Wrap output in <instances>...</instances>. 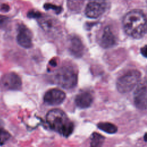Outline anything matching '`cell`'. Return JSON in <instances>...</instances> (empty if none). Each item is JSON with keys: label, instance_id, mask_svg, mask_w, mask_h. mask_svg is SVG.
Here are the masks:
<instances>
[{"label": "cell", "instance_id": "cell-1", "mask_svg": "<svg viewBox=\"0 0 147 147\" xmlns=\"http://www.w3.org/2000/svg\"><path fill=\"white\" fill-rule=\"evenodd\" d=\"M123 26L128 36L136 39L142 38L146 32L145 15L140 10L130 11L123 18Z\"/></svg>", "mask_w": 147, "mask_h": 147}, {"label": "cell", "instance_id": "cell-2", "mask_svg": "<svg viewBox=\"0 0 147 147\" xmlns=\"http://www.w3.org/2000/svg\"><path fill=\"white\" fill-rule=\"evenodd\" d=\"M46 119L52 130L65 137H69L74 131L73 122L61 110L55 109L49 111L46 115Z\"/></svg>", "mask_w": 147, "mask_h": 147}, {"label": "cell", "instance_id": "cell-3", "mask_svg": "<svg viewBox=\"0 0 147 147\" xmlns=\"http://www.w3.org/2000/svg\"><path fill=\"white\" fill-rule=\"evenodd\" d=\"M53 78L56 84L66 89L74 88L78 82L77 74L70 66L59 68L56 71Z\"/></svg>", "mask_w": 147, "mask_h": 147}, {"label": "cell", "instance_id": "cell-4", "mask_svg": "<svg viewBox=\"0 0 147 147\" xmlns=\"http://www.w3.org/2000/svg\"><path fill=\"white\" fill-rule=\"evenodd\" d=\"M141 73L132 69L121 76L117 82V88L121 93H127L131 91L139 83Z\"/></svg>", "mask_w": 147, "mask_h": 147}, {"label": "cell", "instance_id": "cell-5", "mask_svg": "<svg viewBox=\"0 0 147 147\" xmlns=\"http://www.w3.org/2000/svg\"><path fill=\"white\" fill-rule=\"evenodd\" d=\"M0 86L5 90H18L22 86L20 77L14 72L4 74L0 79Z\"/></svg>", "mask_w": 147, "mask_h": 147}, {"label": "cell", "instance_id": "cell-6", "mask_svg": "<svg viewBox=\"0 0 147 147\" xmlns=\"http://www.w3.org/2000/svg\"><path fill=\"white\" fill-rule=\"evenodd\" d=\"M106 8V3L104 1L90 2L86 7L85 14L88 18H96L105 11Z\"/></svg>", "mask_w": 147, "mask_h": 147}, {"label": "cell", "instance_id": "cell-7", "mask_svg": "<svg viewBox=\"0 0 147 147\" xmlns=\"http://www.w3.org/2000/svg\"><path fill=\"white\" fill-rule=\"evenodd\" d=\"M65 97L66 95L63 91L57 88H52L45 94L44 100L48 105L56 106L63 103Z\"/></svg>", "mask_w": 147, "mask_h": 147}, {"label": "cell", "instance_id": "cell-8", "mask_svg": "<svg viewBox=\"0 0 147 147\" xmlns=\"http://www.w3.org/2000/svg\"><path fill=\"white\" fill-rule=\"evenodd\" d=\"M17 43L24 48H29L32 46V34L30 30L24 25L18 27V32L17 35Z\"/></svg>", "mask_w": 147, "mask_h": 147}, {"label": "cell", "instance_id": "cell-9", "mask_svg": "<svg viewBox=\"0 0 147 147\" xmlns=\"http://www.w3.org/2000/svg\"><path fill=\"white\" fill-rule=\"evenodd\" d=\"M146 85L140 84L134 94V102L137 108L141 110H146Z\"/></svg>", "mask_w": 147, "mask_h": 147}, {"label": "cell", "instance_id": "cell-10", "mask_svg": "<svg viewBox=\"0 0 147 147\" xmlns=\"http://www.w3.org/2000/svg\"><path fill=\"white\" fill-rule=\"evenodd\" d=\"M116 37L109 26L105 28L100 39V45L104 48H109L116 44Z\"/></svg>", "mask_w": 147, "mask_h": 147}, {"label": "cell", "instance_id": "cell-11", "mask_svg": "<svg viewBox=\"0 0 147 147\" xmlns=\"http://www.w3.org/2000/svg\"><path fill=\"white\" fill-rule=\"evenodd\" d=\"M93 101L92 95L88 92H82L75 98V103L80 109H86L91 106Z\"/></svg>", "mask_w": 147, "mask_h": 147}, {"label": "cell", "instance_id": "cell-12", "mask_svg": "<svg viewBox=\"0 0 147 147\" xmlns=\"http://www.w3.org/2000/svg\"><path fill=\"white\" fill-rule=\"evenodd\" d=\"M69 50L75 56L80 57L83 53L84 47L80 40L77 37H72L69 40Z\"/></svg>", "mask_w": 147, "mask_h": 147}, {"label": "cell", "instance_id": "cell-13", "mask_svg": "<svg viewBox=\"0 0 147 147\" xmlns=\"http://www.w3.org/2000/svg\"><path fill=\"white\" fill-rule=\"evenodd\" d=\"M105 137L102 134L94 132L90 137V147H102L104 144Z\"/></svg>", "mask_w": 147, "mask_h": 147}, {"label": "cell", "instance_id": "cell-14", "mask_svg": "<svg viewBox=\"0 0 147 147\" xmlns=\"http://www.w3.org/2000/svg\"><path fill=\"white\" fill-rule=\"evenodd\" d=\"M97 127L100 130L109 134H114L118 130V128L115 125L107 122L98 123Z\"/></svg>", "mask_w": 147, "mask_h": 147}, {"label": "cell", "instance_id": "cell-15", "mask_svg": "<svg viewBox=\"0 0 147 147\" xmlns=\"http://www.w3.org/2000/svg\"><path fill=\"white\" fill-rule=\"evenodd\" d=\"M41 28L47 32H51L56 26V22L53 19L51 18H44L39 21Z\"/></svg>", "mask_w": 147, "mask_h": 147}, {"label": "cell", "instance_id": "cell-16", "mask_svg": "<svg viewBox=\"0 0 147 147\" xmlns=\"http://www.w3.org/2000/svg\"><path fill=\"white\" fill-rule=\"evenodd\" d=\"M10 137V134L6 130L0 127V145H3Z\"/></svg>", "mask_w": 147, "mask_h": 147}, {"label": "cell", "instance_id": "cell-17", "mask_svg": "<svg viewBox=\"0 0 147 147\" xmlns=\"http://www.w3.org/2000/svg\"><path fill=\"white\" fill-rule=\"evenodd\" d=\"M44 7L45 9V10L52 9V10H54L56 14H59L62 11V8L60 6L54 5L51 4V3H45L44 5Z\"/></svg>", "mask_w": 147, "mask_h": 147}, {"label": "cell", "instance_id": "cell-18", "mask_svg": "<svg viewBox=\"0 0 147 147\" xmlns=\"http://www.w3.org/2000/svg\"><path fill=\"white\" fill-rule=\"evenodd\" d=\"M9 22V18L3 15H0V29L5 28Z\"/></svg>", "mask_w": 147, "mask_h": 147}, {"label": "cell", "instance_id": "cell-19", "mask_svg": "<svg viewBox=\"0 0 147 147\" xmlns=\"http://www.w3.org/2000/svg\"><path fill=\"white\" fill-rule=\"evenodd\" d=\"M27 16L29 18H40L41 16V13L38 11H35V10H30L29 11L28 14H27Z\"/></svg>", "mask_w": 147, "mask_h": 147}, {"label": "cell", "instance_id": "cell-20", "mask_svg": "<svg viewBox=\"0 0 147 147\" xmlns=\"http://www.w3.org/2000/svg\"><path fill=\"white\" fill-rule=\"evenodd\" d=\"M10 9V7L7 4H5V3H3L0 6V11L1 12H3V13H6L7 11H8Z\"/></svg>", "mask_w": 147, "mask_h": 147}, {"label": "cell", "instance_id": "cell-21", "mask_svg": "<svg viewBox=\"0 0 147 147\" xmlns=\"http://www.w3.org/2000/svg\"><path fill=\"white\" fill-rule=\"evenodd\" d=\"M141 53L144 56L146 57V45H145L143 48L141 49Z\"/></svg>", "mask_w": 147, "mask_h": 147}, {"label": "cell", "instance_id": "cell-22", "mask_svg": "<svg viewBox=\"0 0 147 147\" xmlns=\"http://www.w3.org/2000/svg\"><path fill=\"white\" fill-rule=\"evenodd\" d=\"M144 141H146V134H145V135H144Z\"/></svg>", "mask_w": 147, "mask_h": 147}]
</instances>
